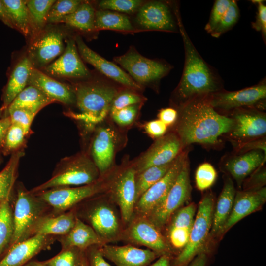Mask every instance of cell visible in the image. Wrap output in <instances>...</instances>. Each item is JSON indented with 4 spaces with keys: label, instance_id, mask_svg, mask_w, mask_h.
I'll list each match as a JSON object with an SVG mask.
<instances>
[{
    "label": "cell",
    "instance_id": "52",
    "mask_svg": "<svg viewBox=\"0 0 266 266\" xmlns=\"http://www.w3.org/2000/svg\"><path fill=\"white\" fill-rule=\"evenodd\" d=\"M264 166L257 169L253 173L245 186L244 190H257L263 187L266 183V168Z\"/></svg>",
    "mask_w": 266,
    "mask_h": 266
},
{
    "label": "cell",
    "instance_id": "29",
    "mask_svg": "<svg viewBox=\"0 0 266 266\" xmlns=\"http://www.w3.org/2000/svg\"><path fill=\"white\" fill-rule=\"evenodd\" d=\"M76 215L74 209L55 214L51 212L42 217L36 223L32 236L36 235L62 236L73 227Z\"/></svg>",
    "mask_w": 266,
    "mask_h": 266
},
{
    "label": "cell",
    "instance_id": "4",
    "mask_svg": "<svg viewBox=\"0 0 266 266\" xmlns=\"http://www.w3.org/2000/svg\"><path fill=\"white\" fill-rule=\"evenodd\" d=\"M99 171L87 152H80L62 158L51 177L30 191L33 193L60 187L79 186L99 180Z\"/></svg>",
    "mask_w": 266,
    "mask_h": 266
},
{
    "label": "cell",
    "instance_id": "1",
    "mask_svg": "<svg viewBox=\"0 0 266 266\" xmlns=\"http://www.w3.org/2000/svg\"><path fill=\"white\" fill-rule=\"evenodd\" d=\"M209 95L195 98L177 109L174 132L183 149L194 143L217 145L221 137L225 136L233 127V118L219 113L210 104Z\"/></svg>",
    "mask_w": 266,
    "mask_h": 266
},
{
    "label": "cell",
    "instance_id": "44",
    "mask_svg": "<svg viewBox=\"0 0 266 266\" xmlns=\"http://www.w3.org/2000/svg\"><path fill=\"white\" fill-rule=\"evenodd\" d=\"M143 3L140 0H103L98 5L99 9L131 14L136 12Z\"/></svg>",
    "mask_w": 266,
    "mask_h": 266
},
{
    "label": "cell",
    "instance_id": "39",
    "mask_svg": "<svg viewBox=\"0 0 266 266\" xmlns=\"http://www.w3.org/2000/svg\"><path fill=\"white\" fill-rule=\"evenodd\" d=\"M174 160L169 164L149 167L137 173L135 177L136 202L151 186L162 178L169 170Z\"/></svg>",
    "mask_w": 266,
    "mask_h": 266
},
{
    "label": "cell",
    "instance_id": "27",
    "mask_svg": "<svg viewBox=\"0 0 266 266\" xmlns=\"http://www.w3.org/2000/svg\"><path fill=\"white\" fill-rule=\"evenodd\" d=\"M131 238L149 248L155 253L168 255L170 248L158 228L151 222L140 220L135 223L130 231Z\"/></svg>",
    "mask_w": 266,
    "mask_h": 266
},
{
    "label": "cell",
    "instance_id": "45",
    "mask_svg": "<svg viewBox=\"0 0 266 266\" xmlns=\"http://www.w3.org/2000/svg\"><path fill=\"white\" fill-rule=\"evenodd\" d=\"M240 16L239 9L236 1L232 0L231 4L215 30L212 36L218 38L231 30L237 22Z\"/></svg>",
    "mask_w": 266,
    "mask_h": 266
},
{
    "label": "cell",
    "instance_id": "33",
    "mask_svg": "<svg viewBox=\"0 0 266 266\" xmlns=\"http://www.w3.org/2000/svg\"><path fill=\"white\" fill-rule=\"evenodd\" d=\"M25 149L11 155L3 169L0 171V203L11 200L18 174V167L21 159L25 154Z\"/></svg>",
    "mask_w": 266,
    "mask_h": 266
},
{
    "label": "cell",
    "instance_id": "3",
    "mask_svg": "<svg viewBox=\"0 0 266 266\" xmlns=\"http://www.w3.org/2000/svg\"><path fill=\"white\" fill-rule=\"evenodd\" d=\"M73 89L77 111H68L65 115L80 125L84 134H92L109 115L112 101L120 90L108 82L100 80L81 82Z\"/></svg>",
    "mask_w": 266,
    "mask_h": 266
},
{
    "label": "cell",
    "instance_id": "25",
    "mask_svg": "<svg viewBox=\"0 0 266 266\" xmlns=\"http://www.w3.org/2000/svg\"><path fill=\"white\" fill-rule=\"evenodd\" d=\"M103 240L90 225L77 216L75 224L70 232L57 237L61 249L74 247L82 251L91 247L102 244Z\"/></svg>",
    "mask_w": 266,
    "mask_h": 266
},
{
    "label": "cell",
    "instance_id": "53",
    "mask_svg": "<svg viewBox=\"0 0 266 266\" xmlns=\"http://www.w3.org/2000/svg\"><path fill=\"white\" fill-rule=\"evenodd\" d=\"M266 137L250 141L234 146L237 153H244L252 150H261L266 154Z\"/></svg>",
    "mask_w": 266,
    "mask_h": 266
},
{
    "label": "cell",
    "instance_id": "7",
    "mask_svg": "<svg viewBox=\"0 0 266 266\" xmlns=\"http://www.w3.org/2000/svg\"><path fill=\"white\" fill-rule=\"evenodd\" d=\"M113 60L140 86L158 83L172 68L164 62L144 57L133 46L124 54L114 57Z\"/></svg>",
    "mask_w": 266,
    "mask_h": 266
},
{
    "label": "cell",
    "instance_id": "20",
    "mask_svg": "<svg viewBox=\"0 0 266 266\" xmlns=\"http://www.w3.org/2000/svg\"><path fill=\"white\" fill-rule=\"evenodd\" d=\"M266 154L261 150H252L225 157L222 167L241 186L244 180L257 169L264 166Z\"/></svg>",
    "mask_w": 266,
    "mask_h": 266
},
{
    "label": "cell",
    "instance_id": "32",
    "mask_svg": "<svg viewBox=\"0 0 266 266\" xmlns=\"http://www.w3.org/2000/svg\"><path fill=\"white\" fill-rule=\"evenodd\" d=\"M54 102L36 87L27 85L14 99L4 112L7 117L16 109H24L37 114L47 105Z\"/></svg>",
    "mask_w": 266,
    "mask_h": 266
},
{
    "label": "cell",
    "instance_id": "62",
    "mask_svg": "<svg viewBox=\"0 0 266 266\" xmlns=\"http://www.w3.org/2000/svg\"><path fill=\"white\" fill-rule=\"evenodd\" d=\"M3 111L0 108V118L3 117Z\"/></svg>",
    "mask_w": 266,
    "mask_h": 266
},
{
    "label": "cell",
    "instance_id": "34",
    "mask_svg": "<svg viewBox=\"0 0 266 266\" xmlns=\"http://www.w3.org/2000/svg\"><path fill=\"white\" fill-rule=\"evenodd\" d=\"M95 30H112L120 31L133 30V24L126 14L107 10H96Z\"/></svg>",
    "mask_w": 266,
    "mask_h": 266
},
{
    "label": "cell",
    "instance_id": "40",
    "mask_svg": "<svg viewBox=\"0 0 266 266\" xmlns=\"http://www.w3.org/2000/svg\"><path fill=\"white\" fill-rule=\"evenodd\" d=\"M28 136L20 126L11 124L6 133L4 144L1 149L2 154L11 155L25 149L26 138Z\"/></svg>",
    "mask_w": 266,
    "mask_h": 266
},
{
    "label": "cell",
    "instance_id": "36",
    "mask_svg": "<svg viewBox=\"0 0 266 266\" xmlns=\"http://www.w3.org/2000/svg\"><path fill=\"white\" fill-rule=\"evenodd\" d=\"M1 1L7 10L14 29L18 30L26 37L31 34L30 15L26 0Z\"/></svg>",
    "mask_w": 266,
    "mask_h": 266
},
{
    "label": "cell",
    "instance_id": "35",
    "mask_svg": "<svg viewBox=\"0 0 266 266\" xmlns=\"http://www.w3.org/2000/svg\"><path fill=\"white\" fill-rule=\"evenodd\" d=\"M96 10L88 2L82 1L72 13L65 16L59 23L84 32L95 30Z\"/></svg>",
    "mask_w": 266,
    "mask_h": 266
},
{
    "label": "cell",
    "instance_id": "47",
    "mask_svg": "<svg viewBox=\"0 0 266 266\" xmlns=\"http://www.w3.org/2000/svg\"><path fill=\"white\" fill-rule=\"evenodd\" d=\"M142 103L130 105L109 113L118 126L125 127L132 124L137 118Z\"/></svg>",
    "mask_w": 266,
    "mask_h": 266
},
{
    "label": "cell",
    "instance_id": "37",
    "mask_svg": "<svg viewBox=\"0 0 266 266\" xmlns=\"http://www.w3.org/2000/svg\"><path fill=\"white\" fill-rule=\"evenodd\" d=\"M14 232L11 199L0 203V260L8 251Z\"/></svg>",
    "mask_w": 266,
    "mask_h": 266
},
{
    "label": "cell",
    "instance_id": "60",
    "mask_svg": "<svg viewBox=\"0 0 266 266\" xmlns=\"http://www.w3.org/2000/svg\"><path fill=\"white\" fill-rule=\"evenodd\" d=\"M24 266H47L43 261H39L37 260H31Z\"/></svg>",
    "mask_w": 266,
    "mask_h": 266
},
{
    "label": "cell",
    "instance_id": "43",
    "mask_svg": "<svg viewBox=\"0 0 266 266\" xmlns=\"http://www.w3.org/2000/svg\"><path fill=\"white\" fill-rule=\"evenodd\" d=\"M145 99L137 91L128 88L120 90L112 101L109 113L130 105L143 103Z\"/></svg>",
    "mask_w": 266,
    "mask_h": 266
},
{
    "label": "cell",
    "instance_id": "56",
    "mask_svg": "<svg viewBox=\"0 0 266 266\" xmlns=\"http://www.w3.org/2000/svg\"><path fill=\"white\" fill-rule=\"evenodd\" d=\"M11 120L9 116L0 118V149L3 146L7 131L11 125Z\"/></svg>",
    "mask_w": 266,
    "mask_h": 266
},
{
    "label": "cell",
    "instance_id": "23",
    "mask_svg": "<svg viewBox=\"0 0 266 266\" xmlns=\"http://www.w3.org/2000/svg\"><path fill=\"white\" fill-rule=\"evenodd\" d=\"M266 200L265 187L257 190L236 192L232 211L224 225L221 235L243 218L260 209Z\"/></svg>",
    "mask_w": 266,
    "mask_h": 266
},
{
    "label": "cell",
    "instance_id": "59",
    "mask_svg": "<svg viewBox=\"0 0 266 266\" xmlns=\"http://www.w3.org/2000/svg\"><path fill=\"white\" fill-rule=\"evenodd\" d=\"M149 266H171L170 258L168 255H162L154 263Z\"/></svg>",
    "mask_w": 266,
    "mask_h": 266
},
{
    "label": "cell",
    "instance_id": "31",
    "mask_svg": "<svg viewBox=\"0 0 266 266\" xmlns=\"http://www.w3.org/2000/svg\"><path fill=\"white\" fill-rule=\"evenodd\" d=\"M235 189L231 178H228L214 208L209 235L220 236L232 210Z\"/></svg>",
    "mask_w": 266,
    "mask_h": 266
},
{
    "label": "cell",
    "instance_id": "10",
    "mask_svg": "<svg viewBox=\"0 0 266 266\" xmlns=\"http://www.w3.org/2000/svg\"><path fill=\"white\" fill-rule=\"evenodd\" d=\"M191 191L188 157L166 198L149 215L150 222L157 228L165 225L172 214L189 199Z\"/></svg>",
    "mask_w": 266,
    "mask_h": 266
},
{
    "label": "cell",
    "instance_id": "8",
    "mask_svg": "<svg viewBox=\"0 0 266 266\" xmlns=\"http://www.w3.org/2000/svg\"><path fill=\"white\" fill-rule=\"evenodd\" d=\"M266 99L265 78L249 87L234 91L222 89L208 96L210 104L216 111L224 112H232L241 108H254L261 110L265 108Z\"/></svg>",
    "mask_w": 266,
    "mask_h": 266
},
{
    "label": "cell",
    "instance_id": "16",
    "mask_svg": "<svg viewBox=\"0 0 266 266\" xmlns=\"http://www.w3.org/2000/svg\"><path fill=\"white\" fill-rule=\"evenodd\" d=\"M62 33L55 29L43 30L34 37L28 48V58L34 67H45L65 50Z\"/></svg>",
    "mask_w": 266,
    "mask_h": 266
},
{
    "label": "cell",
    "instance_id": "18",
    "mask_svg": "<svg viewBox=\"0 0 266 266\" xmlns=\"http://www.w3.org/2000/svg\"><path fill=\"white\" fill-rule=\"evenodd\" d=\"M58 236L36 234L9 249L0 266H24L42 251L49 249Z\"/></svg>",
    "mask_w": 266,
    "mask_h": 266
},
{
    "label": "cell",
    "instance_id": "26",
    "mask_svg": "<svg viewBox=\"0 0 266 266\" xmlns=\"http://www.w3.org/2000/svg\"><path fill=\"white\" fill-rule=\"evenodd\" d=\"M196 211V206L192 203L178 210L172 219L168 232L169 241L181 251L188 243Z\"/></svg>",
    "mask_w": 266,
    "mask_h": 266
},
{
    "label": "cell",
    "instance_id": "50",
    "mask_svg": "<svg viewBox=\"0 0 266 266\" xmlns=\"http://www.w3.org/2000/svg\"><path fill=\"white\" fill-rule=\"evenodd\" d=\"M252 2L257 6L256 20L252 23L253 29L262 33L265 42L266 38V6L263 0H252Z\"/></svg>",
    "mask_w": 266,
    "mask_h": 266
},
{
    "label": "cell",
    "instance_id": "22",
    "mask_svg": "<svg viewBox=\"0 0 266 266\" xmlns=\"http://www.w3.org/2000/svg\"><path fill=\"white\" fill-rule=\"evenodd\" d=\"M28 85L36 87L54 102L67 106L75 105V94L73 88L55 80L38 68H33Z\"/></svg>",
    "mask_w": 266,
    "mask_h": 266
},
{
    "label": "cell",
    "instance_id": "55",
    "mask_svg": "<svg viewBox=\"0 0 266 266\" xmlns=\"http://www.w3.org/2000/svg\"><path fill=\"white\" fill-rule=\"evenodd\" d=\"M178 113L173 107H167L161 109L158 114V119L167 127L174 124L178 118Z\"/></svg>",
    "mask_w": 266,
    "mask_h": 266
},
{
    "label": "cell",
    "instance_id": "11",
    "mask_svg": "<svg viewBox=\"0 0 266 266\" xmlns=\"http://www.w3.org/2000/svg\"><path fill=\"white\" fill-rule=\"evenodd\" d=\"M102 188L98 180L92 184L76 187H60L33 193L47 204L55 214L74 208L78 203L97 194Z\"/></svg>",
    "mask_w": 266,
    "mask_h": 266
},
{
    "label": "cell",
    "instance_id": "21",
    "mask_svg": "<svg viewBox=\"0 0 266 266\" xmlns=\"http://www.w3.org/2000/svg\"><path fill=\"white\" fill-rule=\"evenodd\" d=\"M136 170L132 164L118 175L113 185V194L126 222L131 220L136 203Z\"/></svg>",
    "mask_w": 266,
    "mask_h": 266
},
{
    "label": "cell",
    "instance_id": "58",
    "mask_svg": "<svg viewBox=\"0 0 266 266\" xmlns=\"http://www.w3.org/2000/svg\"><path fill=\"white\" fill-rule=\"evenodd\" d=\"M207 256L205 252H201L197 255L189 263L188 266H206Z\"/></svg>",
    "mask_w": 266,
    "mask_h": 266
},
{
    "label": "cell",
    "instance_id": "38",
    "mask_svg": "<svg viewBox=\"0 0 266 266\" xmlns=\"http://www.w3.org/2000/svg\"><path fill=\"white\" fill-rule=\"evenodd\" d=\"M55 1V0H26L30 15L33 38L43 30L47 23V19L49 10Z\"/></svg>",
    "mask_w": 266,
    "mask_h": 266
},
{
    "label": "cell",
    "instance_id": "13",
    "mask_svg": "<svg viewBox=\"0 0 266 266\" xmlns=\"http://www.w3.org/2000/svg\"><path fill=\"white\" fill-rule=\"evenodd\" d=\"M103 122L92 133L88 152L100 175L104 174L112 166L118 143V134L115 129Z\"/></svg>",
    "mask_w": 266,
    "mask_h": 266
},
{
    "label": "cell",
    "instance_id": "51",
    "mask_svg": "<svg viewBox=\"0 0 266 266\" xmlns=\"http://www.w3.org/2000/svg\"><path fill=\"white\" fill-rule=\"evenodd\" d=\"M168 127L159 119H155L146 122L144 129L148 135L157 139L166 134Z\"/></svg>",
    "mask_w": 266,
    "mask_h": 266
},
{
    "label": "cell",
    "instance_id": "30",
    "mask_svg": "<svg viewBox=\"0 0 266 266\" xmlns=\"http://www.w3.org/2000/svg\"><path fill=\"white\" fill-rule=\"evenodd\" d=\"M85 217L90 226L103 239L114 236L118 230L119 224L114 211L104 204H99L91 207Z\"/></svg>",
    "mask_w": 266,
    "mask_h": 266
},
{
    "label": "cell",
    "instance_id": "41",
    "mask_svg": "<svg viewBox=\"0 0 266 266\" xmlns=\"http://www.w3.org/2000/svg\"><path fill=\"white\" fill-rule=\"evenodd\" d=\"M84 251L76 248L61 249L54 257L43 261L47 266H81Z\"/></svg>",
    "mask_w": 266,
    "mask_h": 266
},
{
    "label": "cell",
    "instance_id": "5",
    "mask_svg": "<svg viewBox=\"0 0 266 266\" xmlns=\"http://www.w3.org/2000/svg\"><path fill=\"white\" fill-rule=\"evenodd\" d=\"M15 188L16 193L13 206L14 232L9 249L32 237L37 222L53 212L47 204L27 190L22 182L17 183Z\"/></svg>",
    "mask_w": 266,
    "mask_h": 266
},
{
    "label": "cell",
    "instance_id": "63",
    "mask_svg": "<svg viewBox=\"0 0 266 266\" xmlns=\"http://www.w3.org/2000/svg\"><path fill=\"white\" fill-rule=\"evenodd\" d=\"M2 153L1 151V150L0 149V164L1 163L2 161Z\"/></svg>",
    "mask_w": 266,
    "mask_h": 266
},
{
    "label": "cell",
    "instance_id": "19",
    "mask_svg": "<svg viewBox=\"0 0 266 266\" xmlns=\"http://www.w3.org/2000/svg\"><path fill=\"white\" fill-rule=\"evenodd\" d=\"M49 74L62 78L81 79L89 77L90 73L78 53L75 40L66 41L63 53L54 62L45 67Z\"/></svg>",
    "mask_w": 266,
    "mask_h": 266
},
{
    "label": "cell",
    "instance_id": "17",
    "mask_svg": "<svg viewBox=\"0 0 266 266\" xmlns=\"http://www.w3.org/2000/svg\"><path fill=\"white\" fill-rule=\"evenodd\" d=\"M75 40L80 57L101 73L126 88L137 91L142 89L121 68L90 48L80 36H76Z\"/></svg>",
    "mask_w": 266,
    "mask_h": 266
},
{
    "label": "cell",
    "instance_id": "61",
    "mask_svg": "<svg viewBox=\"0 0 266 266\" xmlns=\"http://www.w3.org/2000/svg\"><path fill=\"white\" fill-rule=\"evenodd\" d=\"M81 266H87V262H86V258L85 256V252H84V256L82 259Z\"/></svg>",
    "mask_w": 266,
    "mask_h": 266
},
{
    "label": "cell",
    "instance_id": "48",
    "mask_svg": "<svg viewBox=\"0 0 266 266\" xmlns=\"http://www.w3.org/2000/svg\"><path fill=\"white\" fill-rule=\"evenodd\" d=\"M232 0H215L212 7L205 30L209 34L215 30L228 10Z\"/></svg>",
    "mask_w": 266,
    "mask_h": 266
},
{
    "label": "cell",
    "instance_id": "14",
    "mask_svg": "<svg viewBox=\"0 0 266 266\" xmlns=\"http://www.w3.org/2000/svg\"><path fill=\"white\" fill-rule=\"evenodd\" d=\"M188 153L189 147L183 149L167 173L141 196L136 202L139 212L149 215L164 200L176 180Z\"/></svg>",
    "mask_w": 266,
    "mask_h": 266
},
{
    "label": "cell",
    "instance_id": "15",
    "mask_svg": "<svg viewBox=\"0 0 266 266\" xmlns=\"http://www.w3.org/2000/svg\"><path fill=\"white\" fill-rule=\"evenodd\" d=\"M136 22L142 28L168 32H179L174 8L166 2L150 1L136 12Z\"/></svg>",
    "mask_w": 266,
    "mask_h": 266
},
{
    "label": "cell",
    "instance_id": "12",
    "mask_svg": "<svg viewBox=\"0 0 266 266\" xmlns=\"http://www.w3.org/2000/svg\"><path fill=\"white\" fill-rule=\"evenodd\" d=\"M181 141L174 132H170L156 139L150 147L133 165L136 174L153 166H162L173 162L183 150Z\"/></svg>",
    "mask_w": 266,
    "mask_h": 266
},
{
    "label": "cell",
    "instance_id": "28",
    "mask_svg": "<svg viewBox=\"0 0 266 266\" xmlns=\"http://www.w3.org/2000/svg\"><path fill=\"white\" fill-rule=\"evenodd\" d=\"M33 67L27 56L22 58L14 67L3 94V103L0 108L3 114L16 97L28 85Z\"/></svg>",
    "mask_w": 266,
    "mask_h": 266
},
{
    "label": "cell",
    "instance_id": "49",
    "mask_svg": "<svg viewBox=\"0 0 266 266\" xmlns=\"http://www.w3.org/2000/svg\"><path fill=\"white\" fill-rule=\"evenodd\" d=\"M36 114L24 109H16L9 115L11 124L22 128L26 134L29 136L31 133V126Z\"/></svg>",
    "mask_w": 266,
    "mask_h": 266
},
{
    "label": "cell",
    "instance_id": "2",
    "mask_svg": "<svg viewBox=\"0 0 266 266\" xmlns=\"http://www.w3.org/2000/svg\"><path fill=\"white\" fill-rule=\"evenodd\" d=\"M175 12L185 53L183 73L170 100L177 109L195 98L223 89L221 78L203 60L188 35L177 6L175 8Z\"/></svg>",
    "mask_w": 266,
    "mask_h": 266
},
{
    "label": "cell",
    "instance_id": "6",
    "mask_svg": "<svg viewBox=\"0 0 266 266\" xmlns=\"http://www.w3.org/2000/svg\"><path fill=\"white\" fill-rule=\"evenodd\" d=\"M214 208V199L207 193L200 202L187 244L175 260L174 266H187L199 253L205 252V243L209 236Z\"/></svg>",
    "mask_w": 266,
    "mask_h": 266
},
{
    "label": "cell",
    "instance_id": "42",
    "mask_svg": "<svg viewBox=\"0 0 266 266\" xmlns=\"http://www.w3.org/2000/svg\"><path fill=\"white\" fill-rule=\"evenodd\" d=\"M79 0H56L48 13L47 22L58 23L65 16L73 12L82 3Z\"/></svg>",
    "mask_w": 266,
    "mask_h": 266
},
{
    "label": "cell",
    "instance_id": "24",
    "mask_svg": "<svg viewBox=\"0 0 266 266\" xmlns=\"http://www.w3.org/2000/svg\"><path fill=\"white\" fill-rule=\"evenodd\" d=\"M100 250L104 257L110 260L116 266H146L156 256V253L150 249L130 245H105Z\"/></svg>",
    "mask_w": 266,
    "mask_h": 266
},
{
    "label": "cell",
    "instance_id": "57",
    "mask_svg": "<svg viewBox=\"0 0 266 266\" xmlns=\"http://www.w3.org/2000/svg\"><path fill=\"white\" fill-rule=\"evenodd\" d=\"M0 20L5 25L14 28L7 10L1 0H0Z\"/></svg>",
    "mask_w": 266,
    "mask_h": 266
},
{
    "label": "cell",
    "instance_id": "54",
    "mask_svg": "<svg viewBox=\"0 0 266 266\" xmlns=\"http://www.w3.org/2000/svg\"><path fill=\"white\" fill-rule=\"evenodd\" d=\"M87 250V253H85V256L87 266H111L99 249L93 248Z\"/></svg>",
    "mask_w": 266,
    "mask_h": 266
},
{
    "label": "cell",
    "instance_id": "9",
    "mask_svg": "<svg viewBox=\"0 0 266 266\" xmlns=\"http://www.w3.org/2000/svg\"><path fill=\"white\" fill-rule=\"evenodd\" d=\"M232 112L233 124L225 136L233 146L266 137V113L254 108H241Z\"/></svg>",
    "mask_w": 266,
    "mask_h": 266
},
{
    "label": "cell",
    "instance_id": "46",
    "mask_svg": "<svg viewBox=\"0 0 266 266\" xmlns=\"http://www.w3.org/2000/svg\"><path fill=\"white\" fill-rule=\"evenodd\" d=\"M217 176V172L211 164H201L197 168L195 173L197 188L200 191L209 189L215 182Z\"/></svg>",
    "mask_w": 266,
    "mask_h": 266
}]
</instances>
